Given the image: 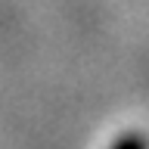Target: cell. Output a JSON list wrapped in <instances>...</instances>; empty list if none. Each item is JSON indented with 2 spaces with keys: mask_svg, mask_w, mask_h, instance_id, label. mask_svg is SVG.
<instances>
[{
  "mask_svg": "<svg viewBox=\"0 0 149 149\" xmlns=\"http://www.w3.org/2000/svg\"><path fill=\"white\" fill-rule=\"evenodd\" d=\"M112 149H146V140L140 137V134H124L112 143Z\"/></svg>",
  "mask_w": 149,
  "mask_h": 149,
  "instance_id": "cell-1",
  "label": "cell"
}]
</instances>
